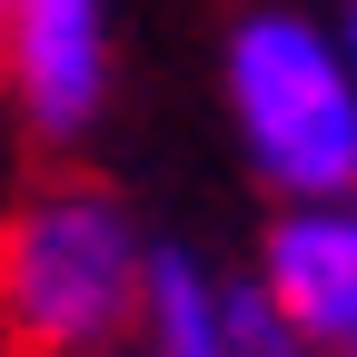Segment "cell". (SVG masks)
Segmentation results:
<instances>
[{"label":"cell","instance_id":"obj_3","mask_svg":"<svg viewBox=\"0 0 357 357\" xmlns=\"http://www.w3.org/2000/svg\"><path fill=\"white\" fill-rule=\"evenodd\" d=\"M0 79L40 139H79L109 109V0H10Z\"/></svg>","mask_w":357,"mask_h":357},{"label":"cell","instance_id":"obj_1","mask_svg":"<svg viewBox=\"0 0 357 357\" xmlns=\"http://www.w3.org/2000/svg\"><path fill=\"white\" fill-rule=\"evenodd\" d=\"M149 238L109 189H40L0 218V347L10 357H79L139 328Z\"/></svg>","mask_w":357,"mask_h":357},{"label":"cell","instance_id":"obj_7","mask_svg":"<svg viewBox=\"0 0 357 357\" xmlns=\"http://www.w3.org/2000/svg\"><path fill=\"white\" fill-rule=\"evenodd\" d=\"M337 40H347V70H357V0H347V20H337Z\"/></svg>","mask_w":357,"mask_h":357},{"label":"cell","instance_id":"obj_6","mask_svg":"<svg viewBox=\"0 0 357 357\" xmlns=\"http://www.w3.org/2000/svg\"><path fill=\"white\" fill-rule=\"evenodd\" d=\"M229 357H328V347L248 278V288H229Z\"/></svg>","mask_w":357,"mask_h":357},{"label":"cell","instance_id":"obj_2","mask_svg":"<svg viewBox=\"0 0 357 357\" xmlns=\"http://www.w3.org/2000/svg\"><path fill=\"white\" fill-rule=\"evenodd\" d=\"M229 119L238 149L278 199L357 189V70L347 40L307 10H248L229 30Z\"/></svg>","mask_w":357,"mask_h":357},{"label":"cell","instance_id":"obj_9","mask_svg":"<svg viewBox=\"0 0 357 357\" xmlns=\"http://www.w3.org/2000/svg\"><path fill=\"white\" fill-rule=\"evenodd\" d=\"M0 30H10V0H0Z\"/></svg>","mask_w":357,"mask_h":357},{"label":"cell","instance_id":"obj_4","mask_svg":"<svg viewBox=\"0 0 357 357\" xmlns=\"http://www.w3.org/2000/svg\"><path fill=\"white\" fill-rule=\"evenodd\" d=\"M258 288L278 298L328 357H347L357 347V189L347 199H288L278 229H268Z\"/></svg>","mask_w":357,"mask_h":357},{"label":"cell","instance_id":"obj_10","mask_svg":"<svg viewBox=\"0 0 357 357\" xmlns=\"http://www.w3.org/2000/svg\"><path fill=\"white\" fill-rule=\"evenodd\" d=\"M347 357H357V347H347Z\"/></svg>","mask_w":357,"mask_h":357},{"label":"cell","instance_id":"obj_8","mask_svg":"<svg viewBox=\"0 0 357 357\" xmlns=\"http://www.w3.org/2000/svg\"><path fill=\"white\" fill-rule=\"evenodd\" d=\"M79 357H149V347H119V337H109V347H79Z\"/></svg>","mask_w":357,"mask_h":357},{"label":"cell","instance_id":"obj_5","mask_svg":"<svg viewBox=\"0 0 357 357\" xmlns=\"http://www.w3.org/2000/svg\"><path fill=\"white\" fill-rule=\"evenodd\" d=\"M139 337L149 357H229V288L199 258L149 248V288H139Z\"/></svg>","mask_w":357,"mask_h":357}]
</instances>
